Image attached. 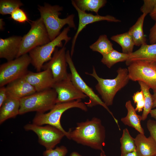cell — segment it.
<instances>
[{"label": "cell", "instance_id": "1", "mask_svg": "<svg viewBox=\"0 0 156 156\" xmlns=\"http://www.w3.org/2000/svg\"><path fill=\"white\" fill-rule=\"evenodd\" d=\"M77 125L76 127L70 129L68 131L69 139L94 149L103 150L105 131L100 119L93 117Z\"/></svg>", "mask_w": 156, "mask_h": 156}, {"label": "cell", "instance_id": "2", "mask_svg": "<svg viewBox=\"0 0 156 156\" xmlns=\"http://www.w3.org/2000/svg\"><path fill=\"white\" fill-rule=\"evenodd\" d=\"M92 73H85L93 77L98 82L95 88L101 95L102 101L107 107L113 103L117 93L128 83L130 80L127 68H119L117 70V75L113 79H104L99 77L94 66Z\"/></svg>", "mask_w": 156, "mask_h": 156}, {"label": "cell", "instance_id": "3", "mask_svg": "<svg viewBox=\"0 0 156 156\" xmlns=\"http://www.w3.org/2000/svg\"><path fill=\"white\" fill-rule=\"evenodd\" d=\"M40 18L42 21L48 32L50 41L56 38L60 33L62 28L67 24L70 28L76 29L74 21L75 15L71 14L64 18L59 16L63 8L59 5H52L45 3L44 6L38 5Z\"/></svg>", "mask_w": 156, "mask_h": 156}, {"label": "cell", "instance_id": "4", "mask_svg": "<svg viewBox=\"0 0 156 156\" xmlns=\"http://www.w3.org/2000/svg\"><path fill=\"white\" fill-rule=\"evenodd\" d=\"M57 94L53 88L36 92L20 99L19 115L36 112L44 113L51 110L56 104Z\"/></svg>", "mask_w": 156, "mask_h": 156}, {"label": "cell", "instance_id": "5", "mask_svg": "<svg viewBox=\"0 0 156 156\" xmlns=\"http://www.w3.org/2000/svg\"><path fill=\"white\" fill-rule=\"evenodd\" d=\"M73 108H79L85 112L88 111L86 105L81 101V99L56 103L47 113H36L33 120L32 123L40 126L48 125L55 127L63 132L68 139V132L62 127L60 120L62 114L65 112Z\"/></svg>", "mask_w": 156, "mask_h": 156}, {"label": "cell", "instance_id": "6", "mask_svg": "<svg viewBox=\"0 0 156 156\" xmlns=\"http://www.w3.org/2000/svg\"><path fill=\"white\" fill-rule=\"evenodd\" d=\"M70 28L69 26L65 28L54 39L44 45L35 48L29 52L31 64L37 72L41 71L44 63L51 60L52 54L56 48L63 47V41H65V45L70 40L71 38L68 35Z\"/></svg>", "mask_w": 156, "mask_h": 156}, {"label": "cell", "instance_id": "7", "mask_svg": "<svg viewBox=\"0 0 156 156\" xmlns=\"http://www.w3.org/2000/svg\"><path fill=\"white\" fill-rule=\"evenodd\" d=\"M31 28L22 37L17 57L27 54L35 48L46 44L50 40L48 32L40 17L30 23Z\"/></svg>", "mask_w": 156, "mask_h": 156}, {"label": "cell", "instance_id": "8", "mask_svg": "<svg viewBox=\"0 0 156 156\" xmlns=\"http://www.w3.org/2000/svg\"><path fill=\"white\" fill-rule=\"evenodd\" d=\"M30 64L31 59L27 53L1 64L0 87L25 76L29 71L28 68Z\"/></svg>", "mask_w": 156, "mask_h": 156}, {"label": "cell", "instance_id": "9", "mask_svg": "<svg viewBox=\"0 0 156 156\" xmlns=\"http://www.w3.org/2000/svg\"><path fill=\"white\" fill-rule=\"evenodd\" d=\"M129 80L141 81L156 91V63L146 61H137L128 67Z\"/></svg>", "mask_w": 156, "mask_h": 156}, {"label": "cell", "instance_id": "10", "mask_svg": "<svg viewBox=\"0 0 156 156\" xmlns=\"http://www.w3.org/2000/svg\"><path fill=\"white\" fill-rule=\"evenodd\" d=\"M71 57L69 50H67L66 52V58L71 72V80L79 90L89 98L88 101L84 103L87 107H90L97 105L102 106L112 116L116 123L118 124V120L114 117L108 107L95 93L93 89L88 86L81 78L74 65Z\"/></svg>", "mask_w": 156, "mask_h": 156}, {"label": "cell", "instance_id": "11", "mask_svg": "<svg viewBox=\"0 0 156 156\" xmlns=\"http://www.w3.org/2000/svg\"><path fill=\"white\" fill-rule=\"evenodd\" d=\"M24 127L26 131H30L34 132L38 136L39 143L46 149H53L65 136L61 131L50 125L42 126L28 123L25 125Z\"/></svg>", "mask_w": 156, "mask_h": 156}, {"label": "cell", "instance_id": "12", "mask_svg": "<svg viewBox=\"0 0 156 156\" xmlns=\"http://www.w3.org/2000/svg\"><path fill=\"white\" fill-rule=\"evenodd\" d=\"M66 49L64 45L59 49L56 48L51 60L44 64L42 68L43 70L49 68L51 70L55 83L71 79L70 73H68L67 71L68 64L66 60Z\"/></svg>", "mask_w": 156, "mask_h": 156}, {"label": "cell", "instance_id": "13", "mask_svg": "<svg viewBox=\"0 0 156 156\" xmlns=\"http://www.w3.org/2000/svg\"><path fill=\"white\" fill-rule=\"evenodd\" d=\"M53 88L57 94L56 103L84 99L87 97L75 86L71 79L55 82Z\"/></svg>", "mask_w": 156, "mask_h": 156}, {"label": "cell", "instance_id": "14", "mask_svg": "<svg viewBox=\"0 0 156 156\" xmlns=\"http://www.w3.org/2000/svg\"><path fill=\"white\" fill-rule=\"evenodd\" d=\"M71 2L73 6L77 12L79 19L78 29L72 41L70 53L72 57L74 52V47L77 38L79 34L87 25L102 21L114 22H120L121 21L114 17L110 15L101 16L98 14L94 15L92 13H88L80 10L74 1L72 0Z\"/></svg>", "mask_w": 156, "mask_h": 156}, {"label": "cell", "instance_id": "15", "mask_svg": "<svg viewBox=\"0 0 156 156\" xmlns=\"http://www.w3.org/2000/svg\"><path fill=\"white\" fill-rule=\"evenodd\" d=\"M24 77L36 92L53 88L55 83L51 71L49 68L37 72L28 71Z\"/></svg>", "mask_w": 156, "mask_h": 156}, {"label": "cell", "instance_id": "16", "mask_svg": "<svg viewBox=\"0 0 156 156\" xmlns=\"http://www.w3.org/2000/svg\"><path fill=\"white\" fill-rule=\"evenodd\" d=\"M5 87L8 96L19 99L36 92L24 77L10 82Z\"/></svg>", "mask_w": 156, "mask_h": 156}, {"label": "cell", "instance_id": "17", "mask_svg": "<svg viewBox=\"0 0 156 156\" xmlns=\"http://www.w3.org/2000/svg\"><path fill=\"white\" fill-rule=\"evenodd\" d=\"M22 37L13 36L0 38V58L9 61L17 57Z\"/></svg>", "mask_w": 156, "mask_h": 156}, {"label": "cell", "instance_id": "18", "mask_svg": "<svg viewBox=\"0 0 156 156\" xmlns=\"http://www.w3.org/2000/svg\"><path fill=\"white\" fill-rule=\"evenodd\" d=\"M134 140L138 156H156V142L151 136L139 133Z\"/></svg>", "mask_w": 156, "mask_h": 156}, {"label": "cell", "instance_id": "19", "mask_svg": "<svg viewBox=\"0 0 156 156\" xmlns=\"http://www.w3.org/2000/svg\"><path fill=\"white\" fill-rule=\"evenodd\" d=\"M137 61H146L156 63V43L151 44L142 45L136 51L129 54L126 61L127 65Z\"/></svg>", "mask_w": 156, "mask_h": 156}, {"label": "cell", "instance_id": "20", "mask_svg": "<svg viewBox=\"0 0 156 156\" xmlns=\"http://www.w3.org/2000/svg\"><path fill=\"white\" fill-rule=\"evenodd\" d=\"M20 99L8 96L0 107V124L19 115Z\"/></svg>", "mask_w": 156, "mask_h": 156}, {"label": "cell", "instance_id": "21", "mask_svg": "<svg viewBox=\"0 0 156 156\" xmlns=\"http://www.w3.org/2000/svg\"><path fill=\"white\" fill-rule=\"evenodd\" d=\"M125 107L127 111V114L126 116L121 118V121L125 125L134 128L140 133L144 134V130L141 124V116L137 114L131 101L126 102Z\"/></svg>", "mask_w": 156, "mask_h": 156}, {"label": "cell", "instance_id": "22", "mask_svg": "<svg viewBox=\"0 0 156 156\" xmlns=\"http://www.w3.org/2000/svg\"><path fill=\"white\" fill-rule=\"evenodd\" d=\"M146 16L144 14H142L128 31L133 39L135 45L141 46L146 43V39L144 34L143 28Z\"/></svg>", "mask_w": 156, "mask_h": 156}, {"label": "cell", "instance_id": "23", "mask_svg": "<svg viewBox=\"0 0 156 156\" xmlns=\"http://www.w3.org/2000/svg\"><path fill=\"white\" fill-rule=\"evenodd\" d=\"M111 39L120 46L123 53L129 54L133 52L135 44L131 36L128 31L112 36Z\"/></svg>", "mask_w": 156, "mask_h": 156}, {"label": "cell", "instance_id": "24", "mask_svg": "<svg viewBox=\"0 0 156 156\" xmlns=\"http://www.w3.org/2000/svg\"><path fill=\"white\" fill-rule=\"evenodd\" d=\"M113 44L106 35L100 36L98 40L89 46L92 51L100 53L102 56L107 54L114 49Z\"/></svg>", "mask_w": 156, "mask_h": 156}, {"label": "cell", "instance_id": "25", "mask_svg": "<svg viewBox=\"0 0 156 156\" xmlns=\"http://www.w3.org/2000/svg\"><path fill=\"white\" fill-rule=\"evenodd\" d=\"M78 7L82 11L93 12L98 14L99 10L105 5V0H76L74 1Z\"/></svg>", "mask_w": 156, "mask_h": 156}, {"label": "cell", "instance_id": "26", "mask_svg": "<svg viewBox=\"0 0 156 156\" xmlns=\"http://www.w3.org/2000/svg\"><path fill=\"white\" fill-rule=\"evenodd\" d=\"M129 54L120 52L114 49L107 54L103 56L101 62L109 68L117 63L126 61Z\"/></svg>", "mask_w": 156, "mask_h": 156}, {"label": "cell", "instance_id": "27", "mask_svg": "<svg viewBox=\"0 0 156 156\" xmlns=\"http://www.w3.org/2000/svg\"><path fill=\"white\" fill-rule=\"evenodd\" d=\"M138 82L144 97V106L143 113L141 116L142 120L144 121L146 119L148 114L150 113L153 108V95L150 92L149 87L143 82L138 81Z\"/></svg>", "mask_w": 156, "mask_h": 156}, {"label": "cell", "instance_id": "28", "mask_svg": "<svg viewBox=\"0 0 156 156\" xmlns=\"http://www.w3.org/2000/svg\"><path fill=\"white\" fill-rule=\"evenodd\" d=\"M121 154L122 155L136 150L134 138L130 135L127 128L123 130L122 136L120 139Z\"/></svg>", "mask_w": 156, "mask_h": 156}, {"label": "cell", "instance_id": "29", "mask_svg": "<svg viewBox=\"0 0 156 156\" xmlns=\"http://www.w3.org/2000/svg\"><path fill=\"white\" fill-rule=\"evenodd\" d=\"M23 5V3L19 0H0V14L2 15L11 14Z\"/></svg>", "mask_w": 156, "mask_h": 156}, {"label": "cell", "instance_id": "30", "mask_svg": "<svg viewBox=\"0 0 156 156\" xmlns=\"http://www.w3.org/2000/svg\"><path fill=\"white\" fill-rule=\"evenodd\" d=\"M10 18L14 21L20 23L31 21L28 18L26 12L20 8L14 11L11 14Z\"/></svg>", "mask_w": 156, "mask_h": 156}, {"label": "cell", "instance_id": "31", "mask_svg": "<svg viewBox=\"0 0 156 156\" xmlns=\"http://www.w3.org/2000/svg\"><path fill=\"white\" fill-rule=\"evenodd\" d=\"M68 151L66 147L62 146L55 149H46L43 152V156H65Z\"/></svg>", "mask_w": 156, "mask_h": 156}, {"label": "cell", "instance_id": "32", "mask_svg": "<svg viewBox=\"0 0 156 156\" xmlns=\"http://www.w3.org/2000/svg\"><path fill=\"white\" fill-rule=\"evenodd\" d=\"M144 4L140 8V11L146 16L150 14L156 4V0H144Z\"/></svg>", "mask_w": 156, "mask_h": 156}, {"label": "cell", "instance_id": "33", "mask_svg": "<svg viewBox=\"0 0 156 156\" xmlns=\"http://www.w3.org/2000/svg\"><path fill=\"white\" fill-rule=\"evenodd\" d=\"M147 127L150 135L153 137L156 142V121L149 119L147 121Z\"/></svg>", "mask_w": 156, "mask_h": 156}, {"label": "cell", "instance_id": "34", "mask_svg": "<svg viewBox=\"0 0 156 156\" xmlns=\"http://www.w3.org/2000/svg\"><path fill=\"white\" fill-rule=\"evenodd\" d=\"M149 38L151 44L156 43V21L155 24L150 29Z\"/></svg>", "mask_w": 156, "mask_h": 156}, {"label": "cell", "instance_id": "35", "mask_svg": "<svg viewBox=\"0 0 156 156\" xmlns=\"http://www.w3.org/2000/svg\"><path fill=\"white\" fill-rule=\"evenodd\" d=\"M8 97L5 86L0 87V107L7 99Z\"/></svg>", "mask_w": 156, "mask_h": 156}, {"label": "cell", "instance_id": "36", "mask_svg": "<svg viewBox=\"0 0 156 156\" xmlns=\"http://www.w3.org/2000/svg\"><path fill=\"white\" fill-rule=\"evenodd\" d=\"M132 98L135 103L136 104L144 101L143 93L141 90L134 93L132 96Z\"/></svg>", "mask_w": 156, "mask_h": 156}, {"label": "cell", "instance_id": "37", "mask_svg": "<svg viewBox=\"0 0 156 156\" xmlns=\"http://www.w3.org/2000/svg\"><path fill=\"white\" fill-rule=\"evenodd\" d=\"M152 19L156 21V4L152 12L149 14Z\"/></svg>", "mask_w": 156, "mask_h": 156}, {"label": "cell", "instance_id": "38", "mask_svg": "<svg viewBox=\"0 0 156 156\" xmlns=\"http://www.w3.org/2000/svg\"><path fill=\"white\" fill-rule=\"evenodd\" d=\"M121 156H138L136 150L130 153L121 155Z\"/></svg>", "mask_w": 156, "mask_h": 156}, {"label": "cell", "instance_id": "39", "mask_svg": "<svg viewBox=\"0 0 156 156\" xmlns=\"http://www.w3.org/2000/svg\"><path fill=\"white\" fill-rule=\"evenodd\" d=\"M153 108L156 107V91L153 92Z\"/></svg>", "mask_w": 156, "mask_h": 156}, {"label": "cell", "instance_id": "40", "mask_svg": "<svg viewBox=\"0 0 156 156\" xmlns=\"http://www.w3.org/2000/svg\"><path fill=\"white\" fill-rule=\"evenodd\" d=\"M150 114L151 117L156 120V108L152 109Z\"/></svg>", "mask_w": 156, "mask_h": 156}, {"label": "cell", "instance_id": "41", "mask_svg": "<svg viewBox=\"0 0 156 156\" xmlns=\"http://www.w3.org/2000/svg\"><path fill=\"white\" fill-rule=\"evenodd\" d=\"M5 25V23L3 19L2 18L0 19V29L1 30L3 29L4 26Z\"/></svg>", "mask_w": 156, "mask_h": 156}, {"label": "cell", "instance_id": "42", "mask_svg": "<svg viewBox=\"0 0 156 156\" xmlns=\"http://www.w3.org/2000/svg\"><path fill=\"white\" fill-rule=\"evenodd\" d=\"M70 156H82L76 152H73L70 154Z\"/></svg>", "mask_w": 156, "mask_h": 156}, {"label": "cell", "instance_id": "43", "mask_svg": "<svg viewBox=\"0 0 156 156\" xmlns=\"http://www.w3.org/2000/svg\"><path fill=\"white\" fill-rule=\"evenodd\" d=\"M100 156H106L103 150L101 151L100 154Z\"/></svg>", "mask_w": 156, "mask_h": 156}, {"label": "cell", "instance_id": "44", "mask_svg": "<svg viewBox=\"0 0 156 156\" xmlns=\"http://www.w3.org/2000/svg\"></svg>", "mask_w": 156, "mask_h": 156}]
</instances>
